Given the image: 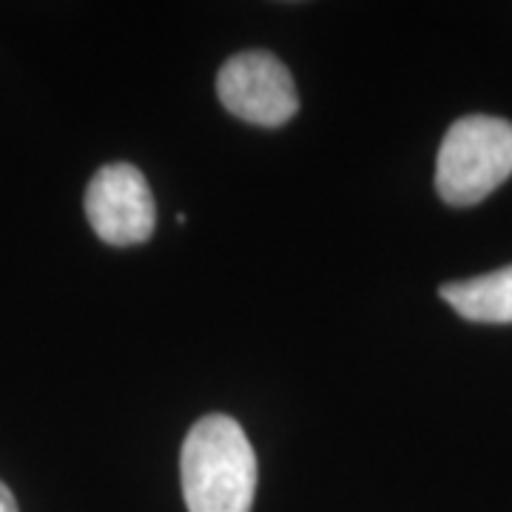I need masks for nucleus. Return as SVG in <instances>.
I'll return each mask as SVG.
<instances>
[{
  "label": "nucleus",
  "instance_id": "nucleus-1",
  "mask_svg": "<svg viewBox=\"0 0 512 512\" xmlns=\"http://www.w3.org/2000/svg\"><path fill=\"white\" fill-rule=\"evenodd\" d=\"M256 476V453L239 421L214 413L188 430L180 453L188 512H251Z\"/></svg>",
  "mask_w": 512,
  "mask_h": 512
},
{
  "label": "nucleus",
  "instance_id": "nucleus-2",
  "mask_svg": "<svg viewBox=\"0 0 512 512\" xmlns=\"http://www.w3.org/2000/svg\"><path fill=\"white\" fill-rule=\"evenodd\" d=\"M510 177L512 123L470 114L456 120L444 134L436 160V191L447 205H476Z\"/></svg>",
  "mask_w": 512,
  "mask_h": 512
},
{
  "label": "nucleus",
  "instance_id": "nucleus-3",
  "mask_svg": "<svg viewBox=\"0 0 512 512\" xmlns=\"http://www.w3.org/2000/svg\"><path fill=\"white\" fill-rule=\"evenodd\" d=\"M217 97L234 117L251 126H285L299 111L291 72L271 52H242L217 74Z\"/></svg>",
  "mask_w": 512,
  "mask_h": 512
},
{
  "label": "nucleus",
  "instance_id": "nucleus-4",
  "mask_svg": "<svg viewBox=\"0 0 512 512\" xmlns=\"http://www.w3.org/2000/svg\"><path fill=\"white\" fill-rule=\"evenodd\" d=\"M83 205L92 231L109 245H140L154 234L157 205L137 165H103L86 188Z\"/></svg>",
  "mask_w": 512,
  "mask_h": 512
},
{
  "label": "nucleus",
  "instance_id": "nucleus-5",
  "mask_svg": "<svg viewBox=\"0 0 512 512\" xmlns=\"http://www.w3.org/2000/svg\"><path fill=\"white\" fill-rule=\"evenodd\" d=\"M441 299L478 325H512V265L493 274L441 285Z\"/></svg>",
  "mask_w": 512,
  "mask_h": 512
},
{
  "label": "nucleus",
  "instance_id": "nucleus-6",
  "mask_svg": "<svg viewBox=\"0 0 512 512\" xmlns=\"http://www.w3.org/2000/svg\"><path fill=\"white\" fill-rule=\"evenodd\" d=\"M0 512H20L15 495H12V490L3 481H0Z\"/></svg>",
  "mask_w": 512,
  "mask_h": 512
}]
</instances>
